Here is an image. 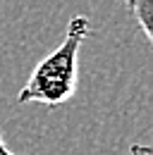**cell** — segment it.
Here are the masks:
<instances>
[{"mask_svg": "<svg viewBox=\"0 0 153 155\" xmlns=\"http://www.w3.org/2000/svg\"><path fill=\"white\" fill-rule=\"evenodd\" d=\"M127 12L134 17V21L139 24L144 38L153 43V0H124Z\"/></svg>", "mask_w": 153, "mask_h": 155, "instance_id": "7a4b0ae2", "label": "cell"}, {"mask_svg": "<svg viewBox=\"0 0 153 155\" xmlns=\"http://www.w3.org/2000/svg\"><path fill=\"white\" fill-rule=\"evenodd\" d=\"M0 155H17V153H12V150L7 148V143L2 141V136H0Z\"/></svg>", "mask_w": 153, "mask_h": 155, "instance_id": "277c9868", "label": "cell"}, {"mask_svg": "<svg viewBox=\"0 0 153 155\" xmlns=\"http://www.w3.org/2000/svg\"><path fill=\"white\" fill-rule=\"evenodd\" d=\"M91 34V24L84 15L70 19L65 38L50 55L38 62L22 86L17 103H38L46 107H57L76 93V69H79V48Z\"/></svg>", "mask_w": 153, "mask_h": 155, "instance_id": "6da1fadb", "label": "cell"}, {"mask_svg": "<svg viewBox=\"0 0 153 155\" xmlns=\"http://www.w3.org/2000/svg\"><path fill=\"white\" fill-rule=\"evenodd\" d=\"M129 150H132L129 155H151V148H148V146H141V143H136V146H132Z\"/></svg>", "mask_w": 153, "mask_h": 155, "instance_id": "3957f363", "label": "cell"}]
</instances>
